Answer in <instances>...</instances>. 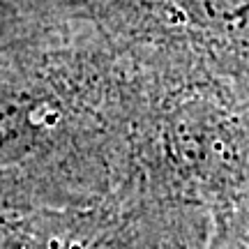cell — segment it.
I'll list each match as a JSON object with an SVG mask.
<instances>
[{
	"instance_id": "1",
	"label": "cell",
	"mask_w": 249,
	"mask_h": 249,
	"mask_svg": "<svg viewBox=\"0 0 249 249\" xmlns=\"http://www.w3.org/2000/svg\"><path fill=\"white\" fill-rule=\"evenodd\" d=\"M37 124L33 120V102L21 95L0 90V161L21 157L33 148Z\"/></svg>"
},
{
	"instance_id": "2",
	"label": "cell",
	"mask_w": 249,
	"mask_h": 249,
	"mask_svg": "<svg viewBox=\"0 0 249 249\" xmlns=\"http://www.w3.org/2000/svg\"><path fill=\"white\" fill-rule=\"evenodd\" d=\"M210 249H249V182L224 205Z\"/></svg>"
}]
</instances>
